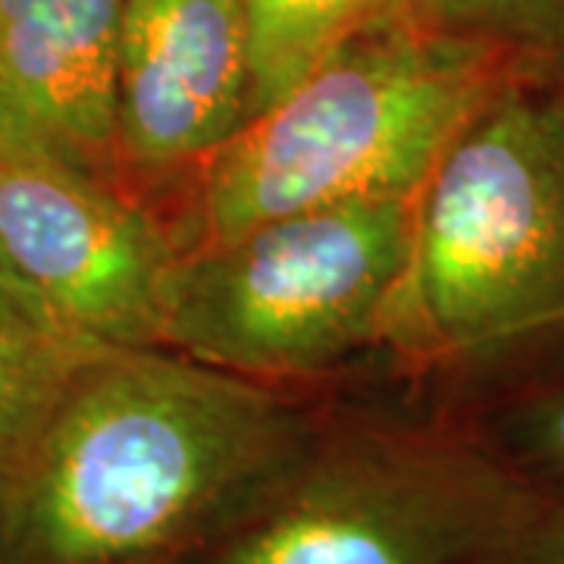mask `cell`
<instances>
[{
    "label": "cell",
    "instance_id": "cell-1",
    "mask_svg": "<svg viewBox=\"0 0 564 564\" xmlns=\"http://www.w3.org/2000/svg\"><path fill=\"white\" fill-rule=\"evenodd\" d=\"M333 411L314 389L107 345L0 455V558L195 564Z\"/></svg>",
    "mask_w": 564,
    "mask_h": 564
},
{
    "label": "cell",
    "instance_id": "cell-2",
    "mask_svg": "<svg viewBox=\"0 0 564 564\" xmlns=\"http://www.w3.org/2000/svg\"><path fill=\"white\" fill-rule=\"evenodd\" d=\"M518 79L543 76L392 7L198 166L182 214L166 223L173 245L326 204L417 202L448 144Z\"/></svg>",
    "mask_w": 564,
    "mask_h": 564
},
{
    "label": "cell",
    "instance_id": "cell-3",
    "mask_svg": "<svg viewBox=\"0 0 564 564\" xmlns=\"http://www.w3.org/2000/svg\"><path fill=\"white\" fill-rule=\"evenodd\" d=\"M540 82L505 85L417 198L392 348L440 414L564 343V139Z\"/></svg>",
    "mask_w": 564,
    "mask_h": 564
},
{
    "label": "cell",
    "instance_id": "cell-4",
    "mask_svg": "<svg viewBox=\"0 0 564 564\" xmlns=\"http://www.w3.org/2000/svg\"><path fill=\"white\" fill-rule=\"evenodd\" d=\"M417 202H343L180 248L163 282L161 345L276 386L314 389L392 345Z\"/></svg>",
    "mask_w": 564,
    "mask_h": 564
},
{
    "label": "cell",
    "instance_id": "cell-5",
    "mask_svg": "<svg viewBox=\"0 0 564 564\" xmlns=\"http://www.w3.org/2000/svg\"><path fill=\"white\" fill-rule=\"evenodd\" d=\"M536 505L440 411H333L195 564H502Z\"/></svg>",
    "mask_w": 564,
    "mask_h": 564
},
{
    "label": "cell",
    "instance_id": "cell-6",
    "mask_svg": "<svg viewBox=\"0 0 564 564\" xmlns=\"http://www.w3.org/2000/svg\"><path fill=\"white\" fill-rule=\"evenodd\" d=\"M0 251L57 321L110 348L161 345L170 226L129 185L0 120Z\"/></svg>",
    "mask_w": 564,
    "mask_h": 564
},
{
    "label": "cell",
    "instance_id": "cell-7",
    "mask_svg": "<svg viewBox=\"0 0 564 564\" xmlns=\"http://www.w3.org/2000/svg\"><path fill=\"white\" fill-rule=\"evenodd\" d=\"M251 107L245 0H122L117 151L126 182L192 180Z\"/></svg>",
    "mask_w": 564,
    "mask_h": 564
},
{
    "label": "cell",
    "instance_id": "cell-8",
    "mask_svg": "<svg viewBox=\"0 0 564 564\" xmlns=\"http://www.w3.org/2000/svg\"><path fill=\"white\" fill-rule=\"evenodd\" d=\"M120 13L122 0H0V120L129 185L117 151Z\"/></svg>",
    "mask_w": 564,
    "mask_h": 564
},
{
    "label": "cell",
    "instance_id": "cell-9",
    "mask_svg": "<svg viewBox=\"0 0 564 564\" xmlns=\"http://www.w3.org/2000/svg\"><path fill=\"white\" fill-rule=\"evenodd\" d=\"M540 505L564 508V343L445 414Z\"/></svg>",
    "mask_w": 564,
    "mask_h": 564
},
{
    "label": "cell",
    "instance_id": "cell-10",
    "mask_svg": "<svg viewBox=\"0 0 564 564\" xmlns=\"http://www.w3.org/2000/svg\"><path fill=\"white\" fill-rule=\"evenodd\" d=\"M251 29L248 120L276 104L399 0H245Z\"/></svg>",
    "mask_w": 564,
    "mask_h": 564
},
{
    "label": "cell",
    "instance_id": "cell-11",
    "mask_svg": "<svg viewBox=\"0 0 564 564\" xmlns=\"http://www.w3.org/2000/svg\"><path fill=\"white\" fill-rule=\"evenodd\" d=\"M399 7L430 32L505 51L543 79L564 76V0H399Z\"/></svg>",
    "mask_w": 564,
    "mask_h": 564
},
{
    "label": "cell",
    "instance_id": "cell-12",
    "mask_svg": "<svg viewBox=\"0 0 564 564\" xmlns=\"http://www.w3.org/2000/svg\"><path fill=\"white\" fill-rule=\"evenodd\" d=\"M107 345L35 323L0 321V455L41 421L66 380Z\"/></svg>",
    "mask_w": 564,
    "mask_h": 564
},
{
    "label": "cell",
    "instance_id": "cell-13",
    "mask_svg": "<svg viewBox=\"0 0 564 564\" xmlns=\"http://www.w3.org/2000/svg\"><path fill=\"white\" fill-rule=\"evenodd\" d=\"M502 564H564V508L536 505Z\"/></svg>",
    "mask_w": 564,
    "mask_h": 564
},
{
    "label": "cell",
    "instance_id": "cell-14",
    "mask_svg": "<svg viewBox=\"0 0 564 564\" xmlns=\"http://www.w3.org/2000/svg\"><path fill=\"white\" fill-rule=\"evenodd\" d=\"M0 321L35 323V326H47V329L69 333V329L57 321V314L44 304V299H41L39 292L13 270V263L3 258V251H0ZM73 336H76V333H73ZM88 343H91V339H88Z\"/></svg>",
    "mask_w": 564,
    "mask_h": 564
},
{
    "label": "cell",
    "instance_id": "cell-15",
    "mask_svg": "<svg viewBox=\"0 0 564 564\" xmlns=\"http://www.w3.org/2000/svg\"><path fill=\"white\" fill-rule=\"evenodd\" d=\"M540 91H543V101L552 113V120L558 126L564 139V76H555V79L540 82Z\"/></svg>",
    "mask_w": 564,
    "mask_h": 564
},
{
    "label": "cell",
    "instance_id": "cell-16",
    "mask_svg": "<svg viewBox=\"0 0 564 564\" xmlns=\"http://www.w3.org/2000/svg\"><path fill=\"white\" fill-rule=\"evenodd\" d=\"M0 564H3V558H0Z\"/></svg>",
    "mask_w": 564,
    "mask_h": 564
}]
</instances>
